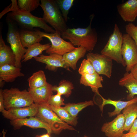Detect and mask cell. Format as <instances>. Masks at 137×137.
<instances>
[{"mask_svg": "<svg viewBox=\"0 0 137 137\" xmlns=\"http://www.w3.org/2000/svg\"><path fill=\"white\" fill-rule=\"evenodd\" d=\"M10 5L6 7L0 13L1 19L5 13L11 19L22 27L24 29L32 30L34 27L40 28L46 33H54L55 30L49 26L42 18L37 17L30 12L21 10L18 7L17 1L11 0Z\"/></svg>", "mask_w": 137, "mask_h": 137, "instance_id": "obj_1", "label": "cell"}, {"mask_svg": "<svg viewBox=\"0 0 137 137\" xmlns=\"http://www.w3.org/2000/svg\"><path fill=\"white\" fill-rule=\"evenodd\" d=\"M93 18L92 15L90 24L86 28H68L61 34L62 38L69 40L74 46H82L87 51H92L97 43L98 37L96 29L91 27Z\"/></svg>", "mask_w": 137, "mask_h": 137, "instance_id": "obj_2", "label": "cell"}, {"mask_svg": "<svg viewBox=\"0 0 137 137\" xmlns=\"http://www.w3.org/2000/svg\"><path fill=\"white\" fill-rule=\"evenodd\" d=\"M40 2V6L43 12V20L61 35L68 28L55 1L41 0Z\"/></svg>", "mask_w": 137, "mask_h": 137, "instance_id": "obj_3", "label": "cell"}, {"mask_svg": "<svg viewBox=\"0 0 137 137\" xmlns=\"http://www.w3.org/2000/svg\"><path fill=\"white\" fill-rule=\"evenodd\" d=\"M123 42V35L117 24H115L113 32L101 51V54L121 64L124 67L126 66L122 55Z\"/></svg>", "mask_w": 137, "mask_h": 137, "instance_id": "obj_4", "label": "cell"}, {"mask_svg": "<svg viewBox=\"0 0 137 137\" xmlns=\"http://www.w3.org/2000/svg\"><path fill=\"white\" fill-rule=\"evenodd\" d=\"M38 105L37 112L35 117L49 125L52 129V133L59 134L63 130H75L73 127L61 119L47 103Z\"/></svg>", "mask_w": 137, "mask_h": 137, "instance_id": "obj_5", "label": "cell"}, {"mask_svg": "<svg viewBox=\"0 0 137 137\" xmlns=\"http://www.w3.org/2000/svg\"><path fill=\"white\" fill-rule=\"evenodd\" d=\"M4 99L5 109H10L28 106L34 103L32 98L28 91H21L17 88H11L2 90Z\"/></svg>", "mask_w": 137, "mask_h": 137, "instance_id": "obj_6", "label": "cell"}, {"mask_svg": "<svg viewBox=\"0 0 137 137\" xmlns=\"http://www.w3.org/2000/svg\"><path fill=\"white\" fill-rule=\"evenodd\" d=\"M8 25L6 40L15 56V66L18 68L22 67V61L27 49L22 45L20 38L19 30L15 22L7 16L6 19Z\"/></svg>", "mask_w": 137, "mask_h": 137, "instance_id": "obj_7", "label": "cell"}, {"mask_svg": "<svg viewBox=\"0 0 137 137\" xmlns=\"http://www.w3.org/2000/svg\"><path fill=\"white\" fill-rule=\"evenodd\" d=\"M35 30L42 37L47 38L51 42L50 47L45 50L46 53L49 55L55 53L63 56L76 48L71 42L64 40L61 37V35L58 32L47 33Z\"/></svg>", "mask_w": 137, "mask_h": 137, "instance_id": "obj_8", "label": "cell"}, {"mask_svg": "<svg viewBox=\"0 0 137 137\" xmlns=\"http://www.w3.org/2000/svg\"><path fill=\"white\" fill-rule=\"evenodd\" d=\"M122 55L129 72L137 64V46L132 38L128 34L123 35Z\"/></svg>", "mask_w": 137, "mask_h": 137, "instance_id": "obj_9", "label": "cell"}, {"mask_svg": "<svg viewBox=\"0 0 137 137\" xmlns=\"http://www.w3.org/2000/svg\"><path fill=\"white\" fill-rule=\"evenodd\" d=\"M87 59L90 62L95 72L104 75L109 78L111 77L112 60L101 54L90 52L87 55Z\"/></svg>", "mask_w": 137, "mask_h": 137, "instance_id": "obj_10", "label": "cell"}, {"mask_svg": "<svg viewBox=\"0 0 137 137\" xmlns=\"http://www.w3.org/2000/svg\"><path fill=\"white\" fill-rule=\"evenodd\" d=\"M38 108V104L34 103L26 107L12 108L8 110L5 109L2 113L4 117L13 121L24 118L28 117L35 116L37 113Z\"/></svg>", "mask_w": 137, "mask_h": 137, "instance_id": "obj_11", "label": "cell"}, {"mask_svg": "<svg viewBox=\"0 0 137 137\" xmlns=\"http://www.w3.org/2000/svg\"><path fill=\"white\" fill-rule=\"evenodd\" d=\"M34 58L36 61L46 64V69L56 71L59 67H62L71 71L69 66L65 62L63 56L53 53L49 55H41Z\"/></svg>", "mask_w": 137, "mask_h": 137, "instance_id": "obj_12", "label": "cell"}, {"mask_svg": "<svg viewBox=\"0 0 137 137\" xmlns=\"http://www.w3.org/2000/svg\"><path fill=\"white\" fill-rule=\"evenodd\" d=\"M125 122L123 114H120L112 121L104 124L101 131L108 137H119L123 133Z\"/></svg>", "mask_w": 137, "mask_h": 137, "instance_id": "obj_13", "label": "cell"}, {"mask_svg": "<svg viewBox=\"0 0 137 137\" xmlns=\"http://www.w3.org/2000/svg\"><path fill=\"white\" fill-rule=\"evenodd\" d=\"M10 123L15 130L19 129L22 126H25L33 129L43 128L49 134L52 133V129L49 125L35 116L10 121Z\"/></svg>", "mask_w": 137, "mask_h": 137, "instance_id": "obj_14", "label": "cell"}, {"mask_svg": "<svg viewBox=\"0 0 137 137\" xmlns=\"http://www.w3.org/2000/svg\"><path fill=\"white\" fill-rule=\"evenodd\" d=\"M118 12L125 22H132L137 17V0H128L118 5Z\"/></svg>", "mask_w": 137, "mask_h": 137, "instance_id": "obj_15", "label": "cell"}, {"mask_svg": "<svg viewBox=\"0 0 137 137\" xmlns=\"http://www.w3.org/2000/svg\"><path fill=\"white\" fill-rule=\"evenodd\" d=\"M52 85L47 83L45 86L35 89L29 88L28 91L30 94L34 103L39 104L47 103L53 95Z\"/></svg>", "mask_w": 137, "mask_h": 137, "instance_id": "obj_16", "label": "cell"}, {"mask_svg": "<svg viewBox=\"0 0 137 137\" xmlns=\"http://www.w3.org/2000/svg\"><path fill=\"white\" fill-rule=\"evenodd\" d=\"M0 34V66L9 65L15 66V56L10 47L6 45Z\"/></svg>", "mask_w": 137, "mask_h": 137, "instance_id": "obj_17", "label": "cell"}, {"mask_svg": "<svg viewBox=\"0 0 137 137\" xmlns=\"http://www.w3.org/2000/svg\"><path fill=\"white\" fill-rule=\"evenodd\" d=\"M20 68L13 65L0 66V79L6 82H12L17 77L24 76Z\"/></svg>", "mask_w": 137, "mask_h": 137, "instance_id": "obj_18", "label": "cell"}, {"mask_svg": "<svg viewBox=\"0 0 137 137\" xmlns=\"http://www.w3.org/2000/svg\"><path fill=\"white\" fill-rule=\"evenodd\" d=\"M103 81L102 76L95 73L81 75L80 82L85 86L90 87L93 92L99 94L98 89L103 87L101 82Z\"/></svg>", "mask_w": 137, "mask_h": 137, "instance_id": "obj_19", "label": "cell"}, {"mask_svg": "<svg viewBox=\"0 0 137 137\" xmlns=\"http://www.w3.org/2000/svg\"><path fill=\"white\" fill-rule=\"evenodd\" d=\"M119 84L126 88L129 91L127 99L128 100L133 99L137 95V80L130 73L126 72L119 80Z\"/></svg>", "mask_w": 137, "mask_h": 137, "instance_id": "obj_20", "label": "cell"}, {"mask_svg": "<svg viewBox=\"0 0 137 137\" xmlns=\"http://www.w3.org/2000/svg\"><path fill=\"white\" fill-rule=\"evenodd\" d=\"M87 51L84 47L81 46L78 47L72 51L64 54L63 56V58L69 67L75 70L77 68V62L84 56Z\"/></svg>", "mask_w": 137, "mask_h": 137, "instance_id": "obj_21", "label": "cell"}, {"mask_svg": "<svg viewBox=\"0 0 137 137\" xmlns=\"http://www.w3.org/2000/svg\"><path fill=\"white\" fill-rule=\"evenodd\" d=\"M103 100L102 104L100 106L101 110H102L104 106L107 104H111L113 106L115 109L113 112L108 113L110 117L114 116L120 114L121 111L125 107L132 104L137 103V96H134L132 99L127 101H124L118 100H113L110 98L107 99L101 97Z\"/></svg>", "mask_w": 137, "mask_h": 137, "instance_id": "obj_22", "label": "cell"}, {"mask_svg": "<svg viewBox=\"0 0 137 137\" xmlns=\"http://www.w3.org/2000/svg\"><path fill=\"white\" fill-rule=\"evenodd\" d=\"M19 33L22 44L25 47L39 43L43 39V37L35 30L21 29L19 30Z\"/></svg>", "mask_w": 137, "mask_h": 137, "instance_id": "obj_23", "label": "cell"}, {"mask_svg": "<svg viewBox=\"0 0 137 137\" xmlns=\"http://www.w3.org/2000/svg\"><path fill=\"white\" fill-rule=\"evenodd\" d=\"M122 114L125 120L124 131H129L137 118V103L132 104L125 107L122 111Z\"/></svg>", "mask_w": 137, "mask_h": 137, "instance_id": "obj_24", "label": "cell"}, {"mask_svg": "<svg viewBox=\"0 0 137 137\" xmlns=\"http://www.w3.org/2000/svg\"><path fill=\"white\" fill-rule=\"evenodd\" d=\"M50 43L42 44L40 43L33 44L27 47L24 55L22 62H26L33 58L36 57L41 55L42 52L46 50L51 46Z\"/></svg>", "mask_w": 137, "mask_h": 137, "instance_id": "obj_25", "label": "cell"}, {"mask_svg": "<svg viewBox=\"0 0 137 137\" xmlns=\"http://www.w3.org/2000/svg\"><path fill=\"white\" fill-rule=\"evenodd\" d=\"M29 88L36 89L45 85L48 83L43 71L39 70L34 73L28 80Z\"/></svg>", "mask_w": 137, "mask_h": 137, "instance_id": "obj_26", "label": "cell"}, {"mask_svg": "<svg viewBox=\"0 0 137 137\" xmlns=\"http://www.w3.org/2000/svg\"><path fill=\"white\" fill-rule=\"evenodd\" d=\"M49 106L52 110L63 121L71 126L76 125L77 118L73 117L64 107H57Z\"/></svg>", "mask_w": 137, "mask_h": 137, "instance_id": "obj_27", "label": "cell"}, {"mask_svg": "<svg viewBox=\"0 0 137 137\" xmlns=\"http://www.w3.org/2000/svg\"><path fill=\"white\" fill-rule=\"evenodd\" d=\"M74 88V85L72 82L65 79L60 81L58 86L55 85L52 87L53 92H56L57 93L67 98L71 95L72 90Z\"/></svg>", "mask_w": 137, "mask_h": 137, "instance_id": "obj_28", "label": "cell"}, {"mask_svg": "<svg viewBox=\"0 0 137 137\" xmlns=\"http://www.w3.org/2000/svg\"><path fill=\"white\" fill-rule=\"evenodd\" d=\"M94 105L92 100L86 101L77 103H68L65 104L64 108L74 117H77L78 113L84 108Z\"/></svg>", "mask_w": 137, "mask_h": 137, "instance_id": "obj_29", "label": "cell"}, {"mask_svg": "<svg viewBox=\"0 0 137 137\" xmlns=\"http://www.w3.org/2000/svg\"><path fill=\"white\" fill-rule=\"evenodd\" d=\"M39 0H18V8L20 9L30 12L40 6Z\"/></svg>", "mask_w": 137, "mask_h": 137, "instance_id": "obj_30", "label": "cell"}, {"mask_svg": "<svg viewBox=\"0 0 137 137\" xmlns=\"http://www.w3.org/2000/svg\"><path fill=\"white\" fill-rule=\"evenodd\" d=\"M66 22L68 20L69 10L73 5L74 0H55Z\"/></svg>", "mask_w": 137, "mask_h": 137, "instance_id": "obj_31", "label": "cell"}, {"mask_svg": "<svg viewBox=\"0 0 137 137\" xmlns=\"http://www.w3.org/2000/svg\"><path fill=\"white\" fill-rule=\"evenodd\" d=\"M78 72L81 75L86 74H92L96 73L91 63L87 59H84L82 61Z\"/></svg>", "mask_w": 137, "mask_h": 137, "instance_id": "obj_32", "label": "cell"}, {"mask_svg": "<svg viewBox=\"0 0 137 137\" xmlns=\"http://www.w3.org/2000/svg\"><path fill=\"white\" fill-rule=\"evenodd\" d=\"M64 100L60 94L57 93L55 95H52L47 103L49 105L57 107H61V106L65 105Z\"/></svg>", "mask_w": 137, "mask_h": 137, "instance_id": "obj_33", "label": "cell"}, {"mask_svg": "<svg viewBox=\"0 0 137 137\" xmlns=\"http://www.w3.org/2000/svg\"><path fill=\"white\" fill-rule=\"evenodd\" d=\"M126 33L134 40L137 46V27L131 23L127 24L125 27Z\"/></svg>", "mask_w": 137, "mask_h": 137, "instance_id": "obj_34", "label": "cell"}, {"mask_svg": "<svg viewBox=\"0 0 137 137\" xmlns=\"http://www.w3.org/2000/svg\"><path fill=\"white\" fill-rule=\"evenodd\" d=\"M2 90V89H1L0 90V112H1L5 109L4 106V99Z\"/></svg>", "mask_w": 137, "mask_h": 137, "instance_id": "obj_35", "label": "cell"}, {"mask_svg": "<svg viewBox=\"0 0 137 137\" xmlns=\"http://www.w3.org/2000/svg\"><path fill=\"white\" fill-rule=\"evenodd\" d=\"M137 132V118L135 119L129 132L134 133Z\"/></svg>", "mask_w": 137, "mask_h": 137, "instance_id": "obj_36", "label": "cell"}, {"mask_svg": "<svg viewBox=\"0 0 137 137\" xmlns=\"http://www.w3.org/2000/svg\"><path fill=\"white\" fill-rule=\"evenodd\" d=\"M130 72L133 76L137 80V64L133 67Z\"/></svg>", "mask_w": 137, "mask_h": 137, "instance_id": "obj_37", "label": "cell"}, {"mask_svg": "<svg viewBox=\"0 0 137 137\" xmlns=\"http://www.w3.org/2000/svg\"><path fill=\"white\" fill-rule=\"evenodd\" d=\"M119 137H137V132L134 133L128 132L127 133H123Z\"/></svg>", "mask_w": 137, "mask_h": 137, "instance_id": "obj_38", "label": "cell"}, {"mask_svg": "<svg viewBox=\"0 0 137 137\" xmlns=\"http://www.w3.org/2000/svg\"><path fill=\"white\" fill-rule=\"evenodd\" d=\"M50 135L47 133L41 135H36V137H50Z\"/></svg>", "mask_w": 137, "mask_h": 137, "instance_id": "obj_39", "label": "cell"}, {"mask_svg": "<svg viewBox=\"0 0 137 137\" xmlns=\"http://www.w3.org/2000/svg\"><path fill=\"white\" fill-rule=\"evenodd\" d=\"M7 132V131L3 129L2 131L3 136L2 137H5V135Z\"/></svg>", "mask_w": 137, "mask_h": 137, "instance_id": "obj_40", "label": "cell"}, {"mask_svg": "<svg viewBox=\"0 0 137 137\" xmlns=\"http://www.w3.org/2000/svg\"><path fill=\"white\" fill-rule=\"evenodd\" d=\"M4 81L3 80H2L1 79H0V87H2L4 84L3 82V81Z\"/></svg>", "mask_w": 137, "mask_h": 137, "instance_id": "obj_41", "label": "cell"}, {"mask_svg": "<svg viewBox=\"0 0 137 137\" xmlns=\"http://www.w3.org/2000/svg\"><path fill=\"white\" fill-rule=\"evenodd\" d=\"M83 137H89L85 135H84Z\"/></svg>", "mask_w": 137, "mask_h": 137, "instance_id": "obj_42", "label": "cell"}, {"mask_svg": "<svg viewBox=\"0 0 137 137\" xmlns=\"http://www.w3.org/2000/svg\"></svg>", "mask_w": 137, "mask_h": 137, "instance_id": "obj_43", "label": "cell"}]
</instances>
